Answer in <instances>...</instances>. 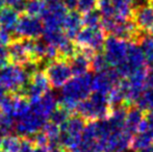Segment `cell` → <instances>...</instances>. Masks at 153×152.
I'll return each instance as SVG.
<instances>
[{"instance_id": "7bdbcfd3", "label": "cell", "mask_w": 153, "mask_h": 152, "mask_svg": "<svg viewBox=\"0 0 153 152\" xmlns=\"http://www.w3.org/2000/svg\"><path fill=\"white\" fill-rule=\"evenodd\" d=\"M128 1L130 2L131 4H134V3H135V1H137V0H128Z\"/></svg>"}, {"instance_id": "7c38bea8", "label": "cell", "mask_w": 153, "mask_h": 152, "mask_svg": "<svg viewBox=\"0 0 153 152\" xmlns=\"http://www.w3.org/2000/svg\"><path fill=\"white\" fill-rule=\"evenodd\" d=\"M44 25L41 22L40 18L32 17L29 15H23L20 17L15 33L22 39H38L43 35Z\"/></svg>"}, {"instance_id": "44dd1931", "label": "cell", "mask_w": 153, "mask_h": 152, "mask_svg": "<svg viewBox=\"0 0 153 152\" xmlns=\"http://www.w3.org/2000/svg\"><path fill=\"white\" fill-rule=\"evenodd\" d=\"M114 6V18L117 21H128L132 19L133 8L128 0H111Z\"/></svg>"}, {"instance_id": "ffe728a7", "label": "cell", "mask_w": 153, "mask_h": 152, "mask_svg": "<svg viewBox=\"0 0 153 152\" xmlns=\"http://www.w3.org/2000/svg\"><path fill=\"white\" fill-rule=\"evenodd\" d=\"M19 19V12L10 6L2 7L0 10V27L6 30H15Z\"/></svg>"}, {"instance_id": "6da1fadb", "label": "cell", "mask_w": 153, "mask_h": 152, "mask_svg": "<svg viewBox=\"0 0 153 152\" xmlns=\"http://www.w3.org/2000/svg\"><path fill=\"white\" fill-rule=\"evenodd\" d=\"M92 79L93 76L89 73L74 76L69 79L62 87L59 106L69 113L76 110L79 102L91 95Z\"/></svg>"}, {"instance_id": "60d3db41", "label": "cell", "mask_w": 153, "mask_h": 152, "mask_svg": "<svg viewBox=\"0 0 153 152\" xmlns=\"http://www.w3.org/2000/svg\"><path fill=\"white\" fill-rule=\"evenodd\" d=\"M45 1H46V2H47V3L51 4V3H54V2L59 1V0H45Z\"/></svg>"}, {"instance_id": "d590c367", "label": "cell", "mask_w": 153, "mask_h": 152, "mask_svg": "<svg viewBox=\"0 0 153 152\" xmlns=\"http://www.w3.org/2000/svg\"><path fill=\"white\" fill-rule=\"evenodd\" d=\"M5 2L8 6L15 8L18 12H23L26 5V0H5Z\"/></svg>"}, {"instance_id": "8992f818", "label": "cell", "mask_w": 153, "mask_h": 152, "mask_svg": "<svg viewBox=\"0 0 153 152\" xmlns=\"http://www.w3.org/2000/svg\"><path fill=\"white\" fill-rule=\"evenodd\" d=\"M129 44L130 42H128L127 40L111 35L105 39L103 48H104V55L109 67L117 68L118 66L124 63L128 53Z\"/></svg>"}, {"instance_id": "3957f363", "label": "cell", "mask_w": 153, "mask_h": 152, "mask_svg": "<svg viewBox=\"0 0 153 152\" xmlns=\"http://www.w3.org/2000/svg\"><path fill=\"white\" fill-rule=\"evenodd\" d=\"M85 127V119L80 116L70 117L61 126V144L69 152H77L81 146Z\"/></svg>"}, {"instance_id": "f1b7e54d", "label": "cell", "mask_w": 153, "mask_h": 152, "mask_svg": "<svg viewBox=\"0 0 153 152\" xmlns=\"http://www.w3.org/2000/svg\"><path fill=\"white\" fill-rule=\"evenodd\" d=\"M13 128H14V118L0 110V133L1 136H4L6 134H10Z\"/></svg>"}, {"instance_id": "4fadbf2b", "label": "cell", "mask_w": 153, "mask_h": 152, "mask_svg": "<svg viewBox=\"0 0 153 152\" xmlns=\"http://www.w3.org/2000/svg\"><path fill=\"white\" fill-rule=\"evenodd\" d=\"M132 20L141 31L153 33V2L147 0L134 6Z\"/></svg>"}, {"instance_id": "83f0119b", "label": "cell", "mask_w": 153, "mask_h": 152, "mask_svg": "<svg viewBox=\"0 0 153 152\" xmlns=\"http://www.w3.org/2000/svg\"><path fill=\"white\" fill-rule=\"evenodd\" d=\"M91 67L94 71L101 72L108 69L109 65L106 61V57L102 53H95L91 59Z\"/></svg>"}, {"instance_id": "52a82bcc", "label": "cell", "mask_w": 153, "mask_h": 152, "mask_svg": "<svg viewBox=\"0 0 153 152\" xmlns=\"http://www.w3.org/2000/svg\"><path fill=\"white\" fill-rule=\"evenodd\" d=\"M105 42V31L102 27L85 26L80 29L75 37L76 46L81 49H88L92 51H99L102 49Z\"/></svg>"}, {"instance_id": "30bf717a", "label": "cell", "mask_w": 153, "mask_h": 152, "mask_svg": "<svg viewBox=\"0 0 153 152\" xmlns=\"http://www.w3.org/2000/svg\"><path fill=\"white\" fill-rule=\"evenodd\" d=\"M31 104L27 97L23 95L6 96L0 103V110L4 114L12 116L14 119H20L30 110Z\"/></svg>"}, {"instance_id": "9c48e42d", "label": "cell", "mask_w": 153, "mask_h": 152, "mask_svg": "<svg viewBox=\"0 0 153 152\" xmlns=\"http://www.w3.org/2000/svg\"><path fill=\"white\" fill-rule=\"evenodd\" d=\"M50 82L46 73L42 71H34L31 73L27 85L25 87V96L28 98L30 103L38 101L50 89Z\"/></svg>"}, {"instance_id": "8d00e7d4", "label": "cell", "mask_w": 153, "mask_h": 152, "mask_svg": "<svg viewBox=\"0 0 153 152\" xmlns=\"http://www.w3.org/2000/svg\"><path fill=\"white\" fill-rule=\"evenodd\" d=\"M77 1H78V0H62V2L67 6V8L71 10H74L77 6Z\"/></svg>"}, {"instance_id": "ac0fdd59", "label": "cell", "mask_w": 153, "mask_h": 152, "mask_svg": "<svg viewBox=\"0 0 153 152\" xmlns=\"http://www.w3.org/2000/svg\"><path fill=\"white\" fill-rule=\"evenodd\" d=\"M10 56L14 64L17 65L25 66L29 62H32L30 55L27 50L26 44H25L24 39H19V40H13L10 44Z\"/></svg>"}, {"instance_id": "5bb4252c", "label": "cell", "mask_w": 153, "mask_h": 152, "mask_svg": "<svg viewBox=\"0 0 153 152\" xmlns=\"http://www.w3.org/2000/svg\"><path fill=\"white\" fill-rule=\"evenodd\" d=\"M121 79V76L114 68L97 72L92 79V92L107 95L109 91L120 82Z\"/></svg>"}, {"instance_id": "cb8c5ba5", "label": "cell", "mask_w": 153, "mask_h": 152, "mask_svg": "<svg viewBox=\"0 0 153 152\" xmlns=\"http://www.w3.org/2000/svg\"><path fill=\"white\" fill-rule=\"evenodd\" d=\"M21 145L19 136L6 134L0 140V150L2 152H18Z\"/></svg>"}, {"instance_id": "7a4b0ae2", "label": "cell", "mask_w": 153, "mask_h": 152, "mask_svg": "<svg viewBox=\"0 0 153 152\" xmlns=\"http://www.w3.org/2000/svg\"><path fill=\"white\" fill-rule=\"evenodd\" d=\"M111 106L109 105L106 95L93 92L85 100L80 101L77 105L76 112L85 120H104L111 114Z\"/></svg>"}, {"instance_id": "484cf974", "label": "cell", "mask_w": 153, "mask_h": 152, "mask_svg": "<svg viewBox=\"0 0 153 152\" xmlns=\"http://www.w3.org/2000/svg\"><path fill=\"white\" fill-rule=\"evenodd\" d=\"M140 46L145 53L147 62L153 65V33L142 35L140 38Z\"/></svg>"}, {"instance_id": "277c9868", "label": "cell", "mask_w": 153, "mask_h": 152, "mask_svg": "<svg viewBox=\"0 0 153 152\" xmlns=\"http://www.w3.org/2000/svg\"><path fill=\"white\" fill-rule=\"evenodd\" d=\"M30 74L26 68L21 65H7L0 69V83L5 87L6 91L16 94L24 91L27 85Z\"/></svg>"}, {"instance_id": "d4e9b609", "label": "cell", "mask_w": 153, "mask_h": 152, "mask_svg": "<svg viewBox=\"0 0 153 152\" xmlns=\"http://www.w3.org/2000/svg\"><path fill=\"white\" fill-rule=\"evenodd\" d=\"M43 132L47 136L49 144H59L61 143V126L54 122H46L43 126Z\"/></svg>"}, {"instance_id": "ab89813d", "label": "cell", "mask_w": 153, "mask_h": 152, "mask_svg": "<svg viewBox=\"0 0 153 152\" xmlns=\"http://www.w3.org/2000/svg\"><path fill=\"white\" fill-rule=\"evenodd\" d=\"M142 152H153V144L151 145V146L148 147V148H146L145 150H143Z\"/></svg>"}, {"instance_id": "9a60e30c", "label": "cell", "mask_w": 153, "mask_h": 152, "mask_svg": "<svg viewBox=\"0 0 153 152\" xmlns=\"http://www.w3.org/2000/svg\"><path fill=\"white\" fill-rule=\"evenodd\" d=\"M147 120V128L144 131L137 132L133 136L130 147L133 151L142 152L153 144V110L145 116Z\"/></svg>"}, {"instance_id": "e575fe53", "label": "cell", "mask_w": 153, "mask_h": 152, "mask_svg": "<svg viewBox=\"0 0 153 152\" xmlns=\"http://www.w3.org/2000/svg\"><path fill=\"white\" fill-rule=\"evenodd\" d=\"M12 41L13 39H12V35H10V31L0 27V45L7 46V45L10 44Z\"/></svg>"}, {"instance_id": "e0dca14e", "label": "cell", "mask_w": 153, "mask_h": 152, "mask_svg": "<svg viewBox=\"0 0 153 152\" xmlns=\"http://www.w3.org/2000/svg\"><path fill=\"white\" fill-rule=\"evenodd\" d=\"M31 104V108L41 116L44 119L48 120L51 117L52 113L59 105V101H57L56 96L50 91L47 92L44 96L40 98L38 101L33 102Z\"/></svg>"}, {"instance_id": "f546056e", "label": "cell", "mask_w": 153, "mask_h": 152, "mask_svg": "<svg viewBox=\"0 0 153 152\" xmlns=\"http://www.w3.org/2000/svg\"><path fill=\"white\" fill-rule=\"evenodd\" d=\"M69 118H70V113L67 112L64 108H62L61 106H57L54 110V112L52 113V115H51L50 121L54 122L55 124L62 126Z\"/></svg>"}, {"instance_id": "603a6c76", "label": "cell", "mask_w": 153, "mask_h": 152, "mask_svg": "<svg viewBox=\"0 0 153 152\" xmlns=\"http://www.w3.org/2000/svg\"><path fill=\"white\" fill-rule=\"evenodd\" d=\"M47 2L45 0H30V1L26 2V5L24 7L25 14L29 15L32 17H38L41 18L45 15L47 12Z\"/></svg>"}, {"instance_id": "b9f144b4", "label": "cell", "mask_w": 153, "mask_h": 152, "mask_svg": "<svg viewBox=\"0 0 153 152\" xmlns=\"http://www.w3.org/2000/svg\"><path fill=\"white\" fill-rule=\"evenodd\" d=\"M4 3H5V0H0V10L3 7Z\"/></svg>"}, {"instance_id": "d6986e66", "label": "cell", "mask_w": 153, "mask_h": 152, "mask_svg": "<svg viewBox=\"0 0 153 152\" xmlns=\"http://www.w3.org/2000/svg\"><path fill=\"white\" fill-rule=\"evenodd\" d=\"M83 25L82 16L79 12L71 10L68 13L62 22V30L69 39H75Z\"/></svg>"}, {"instance_id": "4316f807", "label": "cell", "mask_w": 153, "mask_h": 152, "mask_svg": "<svg viewBox=\"0 0 153 152\" xmlns=\"http://www.w3.org/2000/svg\"><path fill=\"white\" fill-rule=\"evenodd\" d=\"M83 25L90 27H98L102 22V15L99 10H91L89 13H85L82 16Z\"/></svg>"}, {"instance_id": "836d02e7", "label": "cell", "mask_w": 153, "mask_h": 152, "mask_svg": "<svg viewBox=\"0 0 153 152\" xmlns=\"http://www.w3.org/2000/svg\"><path fill=\"white\" fill-rule=\"evenodd\" d=\"M34 150V143L32 140L25 138L21 140V145L18 152H33Z\"/></svg>"}, {"instance_id": "f35d334b", "label": "cell", "mask_w": 153, "mask_h": 152, "mask_svg": "<svg viewBox=\"0 0 153 152\" xmlns=\"http://www.w3.org/2000/svg\"><path fill=\"white\" fill-rule=\"evenodd\" d=\"M5 92H6V90H5V87H3V85L0 83V103L2 102V100L4 99V98L6 97V95H5Z\"/></svg>"}, {"instance_id": "74e56055", "label": "cell", "mask_w": 153, "mask_h": 152, "mask_svg": "<svg viewBox=\"0 0 153 152\" xmlns=\"http://www.w3.org/2000/svg\"><path fill=\"white\" fill-rule=\"evenodd\" d=\"M33 152H52V151H51V148L48 145V146H44V147H36Z\"/></svg>"}, {"instance_id": "4dcf8cb0", "label": "cell", "mask_w": 153, "mask_h": 152, "mask_svg": "<svg viewBox=\"0 0 153 152\" xmlns=\"http://www.w3.org/2000/svg\"><path fill=\"white\" fill-rule=\"evenodd\" d=\"M97 3H98V0H78L77 1V6L79 13H89L91 10H96Z\"/></svg>"}, {"instance_id": "2e32d148", "label": "cell", "mask_w": 153, "mask_h": 152, "mask_svg": "<svg viewBox=\"0 0 153 152\" xmlns=\"http://www.w3.org/2000/svg\"><path fill=\"white\" fill-rule=\"evenodd\" d=\"M95 51L82 49L81 51L76 52L72 57H70V67L72 70V74L74 76L82 75L88 73L90 67H91V59Z\"/></svg>"}, {"instance_id": "5b68a950", "label": "cell", "mask_w": 153, "mask_h": 152, "mask_svg": "<svg viewBox=\"0 0 153 152\" xmlns=\"http://www.w3.org/2000/svg\"><path fill=\"white\" fill-rule=\"evenodd\" d=\"M146 64H147V59H146V55L142 47L137 45V42L130 41L128 53H127L125 62L114 69H116V71L121 76V78H127L131 73H133L137 70L147 67Z\"/></svg>"}, {"instance_id": "8fae6325", "label": "cell", "mask_w": 153, "mask_h": 152, "mask_svg": "<svg viewBox=\"0 0 153 152\" xmlns=\"http://www.w3.org/2000/svg\"><path fill=\"white\" fill-rule=\"evenodd\" d=\"M46 122V119L41 117L32 108H30V110L26 115L18 119L16 125H15V128H16L17 133L27 138V136H31L38 133L43 128Z\"/></svg>"}, {"instance_id": "ba28073f", "label": "cell", "mask_w": 153, "mask_h": 152, "mask_svg": "<svg viewBox=\"0 0 153 152\" xmlns=\"http://www.w3.org/2000/svg\"><path fill=\"white\" fill-rule=\"evenodd\" d=\"M45 73L48 77L50 85L54 89L62 87L73 75L70 64L67 63L64 59L51 62L45 69Z\"/></svg>"}, {"instance_id": "ee69618b", "label": "cell", "mask_w": 153, "mask_h": 152, "mask_svg": "<svg viewBox=\"0 0 153 152\" xmlns=\"http://www.w3.org/2000/svg\"><path fill=\"white\" fill-rule=\"evenodd\" d=\"M1 138H3V136H1V133H0V140H1Z\"/></svg>"}, {"instance_id": "d6a6232c", "label": "cell", "mask_w": 153, "mask_h": 152, "mask_svg": "<svg viewBox=\"0 0 153 152\" xmlns=\"http://www.w3.org/2000/svg\"><path fill=\"white\" fill-rule=\"evenodd\" d=\"M32 141H33L36 147H44V146H48L49 145L48 138H47V136L43 131L42 132L39 131L38 133L34 134Z\"/></svg>"}, {"instance_id": "1f68e13d", "label": "cell", "mask_w": 153, "mask_h": 152, "mask_svg": "<svg viewBox=\"0 0 153 152\" xmlns=\"http://www.w3.org/2000/svg\"><path fill=\"white\" fill-rule=\"evenodd\" d=\"M10 51L4 45H0V69L6 67L10 63Z\"/></svg>"}, {"instance_id": "7402d4cb", "label": "cell", "mask_w": 153, "mask_h": 152, "mask_svg": "<svg viewBox=\"0 0 153 152\" xmlns=\"http://www.w3.org/2000/svg\"><path fill=\"white\" fill-rule=\"evenodd\" d=\"M144 110L140 108H131L127 112L126 120H125V128L130 132L132 136L137 133V127L141 121L144 119Z\"/></svg>"}]
</instances>
